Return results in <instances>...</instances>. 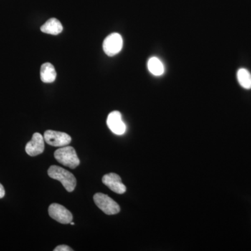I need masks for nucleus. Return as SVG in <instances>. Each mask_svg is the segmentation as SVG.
<instances>
[{
	"label": "nucleus",
	"instance_id": "nucleus-1",
	"mask_svg": "<svg viewBox=\"0 0 251 251\" xmlns=\"http://www.w3.org/2000/svg\"><path fill=\"white\" fill-rule=\"evenodd\" d=\"M48 174L52 179L60 181L68 192H72L76 186L77 181L74 175L61 167L57 166L50 167Z\"/></svg>",
	"mask_w": 251,
	"mask_h": 251
},
{
	"label": "nucleus",
	"instance_id": "nucleus-2",
	"mask_svg": "<svg viewBox=\"0 0 251 251\" xmlns=\"http://www.w3.org/2000/svg\"><path fill=\"white\" fill-rule=\"evenodd\" d=\"M54 156L59 163L72 169H75L80 164L76 151L72 147L65 146L58 149L54 151Z\"/></svg>",
	"mask_w": 251,
	"mask_h": 251
},
{
	"label": "nucleus",
	"instance_id": "nucleus-3",
	"mask_svg": "<svg viewBox=\"0 0 251 251\" xmlns=\"http://www.w3.org/2000/svg\"><path fill=\"white\" fill-rule=\"evenodd\" d=\"M94 201L97 206L107 215H114L120 211V206L108 195L101 193H96Z\"/></svg>",
	"mask_w": 251,
	"mask_h": 251
},
{
	"label": "nucleus",
	"instance_id": "nucleus-4",
	"mask_svg": "<svg viewBox=\"0 0 251 251\" xmlns=\"http://www.w3.org/2000/svg\"><path fill=\"white\" fill-rule=\"evenodd\" d=\"M123 47V39L117 33H112L105 38L103 41V49L105 53L109 57L116 55Z\"/></svg>",
	"mask_w": 251,
	"mask_h": 251
},
{
	"label": "nucleus",
	"instance_id": "nucleus-5",
	"mask_svg": "<svg viewBox=\"0 0 251 251\" xmlns=\"http://www.w3.org/2000/svg\"><path fill=\"white\" fill-rule=\"evenodd\" d=\"M46 143L53 147H65L72 142V137L67 133L48 130L44 133Z\"/></svg>",
	"mask_w": 251,
	"mask_h": 251
},
{
	"label": "nucleus",
	"instance_id": "nucleus-6",
	"mask_svg": "<svg viewBox=\"0 0 251 251\" xmlns=\"http://www.w3.org/2000/svg\"><path fill=\"white\" fill-rule=\"evenodd\" d=\"M49 214L52 219L62 224H69L73 221V215L67 208L57 203L50 204Z\"/></svg>",
	"mask_w": 251,
	"mask_h": 251
},
{
	"label": "nucleus",
	"instance_id": "nucleus-7",
	"mask_svg": "<svg viewBox=\"0 0 251 251\" xmlns=\"http://www.w3.org/2000/svg\"><path fill=\"white\" fill-rule=\"evenodd\" d=\"M107 125L112 133L116 135H123L126 130L125 122L122 120V114L119 111H113L109 114Z\"/></svg>",
	"mask_w": 251,
	"mask_h": 251
},
{
	"label": "nucleus",
	"instance_id": "nucleus-8",
	"mask_svg": "<svg viewBox=\"0 0 251 251\" xmlns=\"http://www.w3.org/2000/svg\"><path fill=\"white\" fill-rule=\"evenodd\" d=\"M44 140V136L40 133H34L30 141L26 145L25 151L27 154L30 156H36L44 152L45 150Z\"/></svg>",
	"mask_w": 251,
	"mask_h": 251
},
{
	"label": "nucleus",
	"instance_id": "nucleus-9",
	"mask_svg": "<svg viewBox=\"0 0 251 251\" xmlns=\"http://www.w3.org/2000/svg\"><path fill=\"white\" fill-rule=\"evenodd\" d=\"M102 181L105 186L117 194H123L126 191V187L122 183L121 177L115 173L104 175Z\"/></svg>",
	"mask_w": 251,
	"mask_h": 251
},
{
	"label": "nucleus",
	"instance_id": "nucleus-10",
	"mask_svg": "<svg viewBox=\"0 0 251 251\" xmlns=\"http://www.w3.org/2000/svg\"><path fill=\"white\" fill-rule=\"evenodd\" d=\"M41 30L42 32L46 33V34L57 35V34H60L62 32L63 26L62 23L59 22L57 18H52L46 21L41 26Z\"/></svg>",
	"mask_w": 251,
	"mask_h": 251
},
{
	"label": "nucleus",
	"instance_id": "nucleus-11",
	"mask_svg": "<svg viewBox=\"0 0 251 251\" xmlns=\"http://www.w3.org/2000/svg\"><path fill=\"white\" fill-rule=\"evenodd\" d=\"M41 80L45 83H51L55 80L57 73L50 63H44L41 67Z\"/></svg>",
	"mask_w": 251,
	"mask_h": 251
},
{
	"label": "nucleus",
	"instance_id": "nucleus-12",
	"mask_svg": "<svg viewBox=\"0 0 251 251\" xmlns=\"http://www.w3.org/2000/svg\"><path fill=\"white\" fill-rule=\"evenodd\" d=\"M149 71L156 76H160L164 74L165 68L163 63L156 57H151L148 63Z\"/></svg>",
	"mask_w": 251,
	"mask_h": 251
},
{
	"label": "nucleus",
	"instance_id": "nucleus-13",
	"mask_svg": "<svg viewBox=\"0 0 251 251\" xmlns=\"http://www.w3.org/2000/svg\"><path fill=\"white\" fill-rule=\"evenodd\" d=\"M237 80L239 85L246 90L251 89V74L249 71L245 69H240L238 70Z\"/></svg>",
	"mask_w": 251,
	"mask_h": 251
},
{
	"label": "nucleus",
	"instance_id": "nucleus-14",
	"mask_svg": "<svg viewBox=\"0 0 251 251\" xmlns=\"http://www.w3.org/2000/svg\"><path fill=\"white\" fill-rule=\"evenodd\" d=\"M72 248L68 247L67 245L58 246L54 249V251H73Z\"/></svg>",
	"mask_w": 251,
	"mask_h": 251
},
{
	"label": "nucleus",
	"instance_id": "nucleus-15",
	"mask_svg": "<svg viewBox=\"0 0 251 251\" xmlns=\"http://www.w3.org/2000/svg\"><path fill=\"white\" fill-rule=\"evenodd\" d=\"M5 196V190L4 186H2V184H0V199L1 198H4Z\"/></svg>",
	"mask_w": 251,
	"mask_h": 251
},
{
	"label": "nucleus",
	"instance_id": "nucleus-16",
	"mask_svg": "<svg viewBox=\"0 0 251 251\" xmlns=\"http://www.w3.org/2000/svg\"><path fill=\"white\" fill-rule=\"evenodd\" d=\"M71 225H72V226H74V225H75V224H74V223H73L72 221V222L70 223Z\"/></svg>",
	"mask_w": 251,
	"mask_h": 251
}]
</instances>
